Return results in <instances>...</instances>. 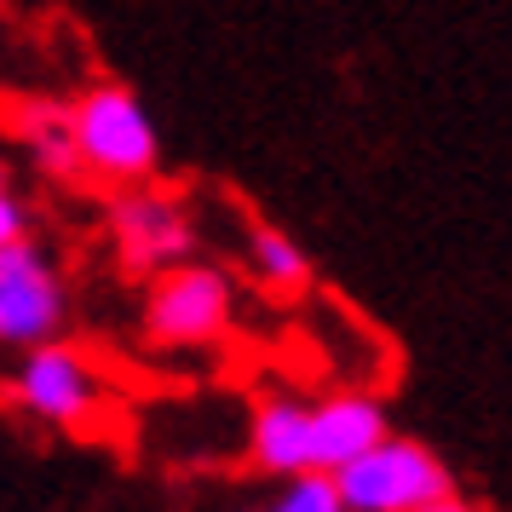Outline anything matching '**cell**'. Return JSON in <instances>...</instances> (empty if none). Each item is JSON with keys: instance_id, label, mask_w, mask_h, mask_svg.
Instances as JSON below:
<instances>
[{"instance_id": "cell-1", "label": "cell", "mask_w": 512, "mask_h": 512, "mask_svg": "<svg viewBox=\"0 0 512 512\" xmlns=\"http://www.w3.org/2000/svg\"><path fill=\"white\" fill-rule=\"evenodd\" d=\"M70 133H75V162L81 173H93L104 185L133 190V185H156L162 167V133L150 110L139 104L133 87L121 81H98L70 104Z\"/></svg>"}, {"instance_id": "cell-2", "label": "cell", "mask_w": 512, "mask_h": 512, "mask_svg": "<svg viewBox=\"0 0 512 512\" xmlns=\"http://www.w3.org/2000/svg\"><path fill=\"white\" fill-rule=\"evenodd\" d=\"M231 317H236V294L219 265L185 259V265H167V271L150 277V294H144V340L150 346L162 351L219 346Z\"/></svg>"}, {"instance_id": "cell-3", "label": "cell", "mask_w": 512, "mask_h": 512, "mask_svg": "<svg viewBox=\"0 0 512 512\" xmlns=\"http://www.w3.org/2000/svg\"><path fill=\"white\" fill-rule=\"evenodd\" d=\"M334 489H340L346 512H420L443 501L455 478L438 461V449L403 438V432H386L369 455H357L351 466L334 472Z\"/></svg>"}, {"instance_id": "cell-4", "label": "cell", "mask_w": 512, "mask_h": 512, "mask_svg": "<svg viewBox=\"0 0 512 512\" xmlns=\"http://www.w3.org/2000/svg\"><path fill=\"white\" fill-rule=\"evenodd\" d=\"M64 311H70L64 277H58V265L29 236L12 242V248H0V346L35 351L47 340H58Z\"/></svg>"}, {"instance_id": "cell-5", "label": "cell", "mask_w": 512, "mask_h": 512, "mask_svg": "<svg viewBox=\"0 0 512 512\" xmlns=\"http://www.w3.org/2000/svg\"><path fill=\"white\" fill-rule=\"evenodd\" d=\"M12 403L29 420H41V426L87 432L98 415V403H104V380H98V369L75 346L47 340V346L24 351V369L12 380Z\"/></svg>"}, {"instance_id": "cell-6", "label": "cell", "mask_w": 512, "mask_h": 512, "mask_svg": "<svg viewBox=\"0 0 512 512\" xmlns=\"http://www.w3.org/2000/svg\"><path fill=\"white\" fill-rule=\"evenodd\" d=\"M110 242L127 271L156 277L167 265H185L196 248V225L179 196H167L156 185H133L110 202Z\"/></svg>"}, {"instance_id": "cell-7", "label": "cell", "mask_w": 512, "mask_h": 512, "mask_svg": "<svg viewBox=\"0 0 512 512\" xmlns=\"http://www.w3.org/2000/svg\"><path fill=\"white\" fill-rule=\"evenodd\" d=\"M386 432H392V420L374 392H328L323 403H311V466L334 478L340 466L369 455Z\"/></svg>"}, {"instance_id": "cell-8", "label": "cell", "mask_w": 512, "mask_h": 512, "mask_svg": "<svg viewBox=\"0 0 512 512\" xmlns=\"http://www.w3.org/2000/svg\"><path fill=\"white\" fill-rule=\"evenodd\" d=\"M248 455L265 478H300L311 466V403L300 397H265L248 420Z\"/></svg>"}, {"instance_id": "cell-9", "label": "cell", "mask_w": 512, "mask_h": 512, "mask_svg": "<svg viewBox=\"0 0 512 512\" xmlns=\"http://www.w3.org/2000/svg\"><path fill=\"white\" fill-rule=\"evenodd\" d=\"M248 265H254L259 288L277 294V300H300L305 288H311V259H305V248L288 231H277V225H254V231H248Z\"/></svg>"}, {"instance_id": "cell-10", "label": "cell", "mask_w": 512, "mask_h": 512, "mask_svg": "<svg viewBox=\"0 0 512 512\" xmlns=\"http://www.w3.org/2000/svg\"><path fill=\"white\" fill-rule=\"evenodd\" d=\"M18 133H24V150L35 156V167H41L47 179H81V162H75V133H70V110H64V104H24Z\"/></svg>"}, {"instance_id": "cell-11", "label": "cell", "mask_w": 512, "mask_h": 512, "mask_svg": "<svg viewBox=\"0 0 512 512\" xmlns=\"http://www.w3.org/2000/svg\"><path fill=\"white\" fill-rule=\"evenodd\" d=\"M265 512H346V501L328 472H300V478H282Z\"/></svg>"}, {"instance_id": "cell-12", "label": "cell", "mask_w": 512, "mask_h": 512, "mask_svg": "<svg viewBox=\"0 0 512 512\" xmlns=\"http://www.w3.org/2000/svg\"><path fill=\"white\" fill-rule=\"evenodd\" d=\"M24 236H29V208L18 202V190H12V173L0 167V248H12Z\"/></svg>"}, {"instance_id": "cell-13", "label": "cell", "mask_w": 512, "mask_h": 512, "mask_svg": "<svg viewBox=\"0 0 512 512\" xmlns=\"http://www.w3.org/2000/svg\"><path fill=\"white\" fill-rule=\"evenodd\" d=\"M420 512H484V507H478V501H466V495H455V489H449L443 501H432V507H420Z\"/></svg>"}]
</instances>
